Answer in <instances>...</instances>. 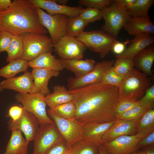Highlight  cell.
I'll return each mask as SVG.
<instances>
[{
  "label": "cell",
  "mask_w": 154,
  "mask_h": 154,
  "mask_svg": "<svg viewBox=\"0 0 154 154\" xmlns=\"http://www.w3.org/2000/svg\"><path fill=\"white\" fill-rule=\"evenodd\" d=\"M33 80L31 72L27 71L19 76L7 79L0 82V92L4 89H10L21 93L38 92Z\"/></svg>",
  "instance_id": "obj_15"
},
{
  "label": "cell",
  "mask_w": 154,
  "mask_h": 154,
  "mask_svg": "<svg viewBox=\"0 0 154 154\" xmlns=\"http://www.w3.org/2000/svg\"><path fill=\"white\" fill-rule=\"evenodd\" d=\"M88 24L79 16L69 18L66 27V35L76 37L84 31L85 28Z\"/></svg>",
  "instance_id": "obj_30"
},
{
  "label": "cell",
  "mask_w": 154,
  "mask_h": 154,
  "mask_svg": "<svg viewBox=\"0 0 154 154\" xmlns=\"http://www.w3.org/2000/svg\"><path fill=\"white\" fill-rule=\"evenodd\" d=\"M114 69L119 75L124 78L135 71L132 59L119 58L114 61Z\"/></svg>",
  "instance_id": "obj_32"
},
{
  "label": "cell",
  "mask_w": 154,
  "mask_h": 154,
  "mask_svg": "<svg viewBox=\"0 0 154 154\" xmlns=\"http://www.w3.org/2000/svg\"><path fill=\"white\" fill-rule=\"evenodd\" d=\"M38 92L45 96L50 93L48 84L50 79L58 77L60 72L42 68H33L31 72Z\"/></svg>",
  "instance_id": "obj_21"
},
{
  "label": "cell",
  "mask_w": 154,
  "mask_h": 154,
  "mask_svg": "<svg viewBox=\"0 0 154 154\" xmlns=\"http://www.w3.org/2000/svg\"><path fill=\"white\" fill-rule=\"evenodd\" d=\"M23 109V107L17 106H12L9 110L8 116L10 117L13 121H16L20 117Z\"/></svg>",
  "instance_id": "obj_43"
},
{
  "label": "cell",
  "mask_w": 154,
  "mask_h": 154,
  "mask_svg": "<svg viewBox=\"0 0 154 154\" xmlns=\"http://www.w3.org/2000/svg\"><path fill=\"white\" fill-rule=\"evenodd\" d=\"M50 110L64 119H72L74 118L76 108L73 101L57 106Z\"/></svg>",
  "instance_id": "obj_34"
},
{
  "label": "cell",
  "mask_w": 154,
  "mask_h": 154,
  "mask_svg": "<svg viewBox=\"0 0 154 154\" xmlns=\"http://www.w3.org/2000/svg\"><path fill=\"white\" fill-rule=\"evenodd\" d=\"M137 123L128 120L117 119L102 138V144L121 136L135 134Z\"/></svg>",
  "instance_id": "obj_20"
},
{
  "label": "cell",
  "mask_w": 154,
  "mask_h": 154,
  "mask_svg": "<svg viewBox=\"0 0 154 154\" xmlns=\"http://www.w3.org/2000/svg\"><path fill=\"white\" fill-rule=\"evenodd\" d=\"M151 78L137 69L125 77L117 88L119 100L138 101L151 86Z\"/></svg>",
  "instance_id": "obj_3"
},
{
  "label": "cell",
  "mask_w": 154,
  "mask_h": 154,
  "mask_svg": "<svg viewBox=\"0 0 154 154\" xmlns=\"http://www.w3.org/2000/svg\"><path fill=\"white\" fill-rule=\"evenodd\" d=\"M123 27L129 35L133 36L154 33V24L149 16L131 17Z\"/></svg>",
  "instance_id": "obj_19"
},
{
  "label": "cell",
  "mask_w": 154,
  "mask_h": 154,
  "mask_svg": "<svg viewBox=\"0 0 154 154\" xmlns=\"http://www.w3.org/2000/svg\"><path fill=\"white\" fill-rule=\"evenodd\" d=\"M147 110L137 105L116 117L117 119L124 120L137 123Z\"/></svg>",
  "instance_id": "obj_35"
},
{
  "label": "cell",
  "mask_w": 154,
  "mask_h": 154,
  "mask_svg": "<svg viewBox=\"0 0 154 154\" xmlns=\"http://www.w3.org/2000/svg\"><path fill=\"white\" fill-rule=\"evenodd\" d=\"M79 16L89 24L101 20L102 17V10L87 7L81 11Z\"/></svg>",
  "instance_id": "obj_36"
},
{
  "label": "cell",
  "mask_w": 154,
  "mask_h": 154,
  "mask_svg": "<svg viewBox=\"0 0 154 154\" xmlns=\"http://www.w3.org/2000/svg\"><path fill=\"white\" fill-rule=\"evenodd\" d=\"M152 145H154V131L144 137L139 143L140 149L142 147Z\"/></svg>",
  "instance_id": "obj_44"
},
{
  "label": "cell",
  "mask_w": 154,
  "mask_h": 154,
  "mask_svg": "<svg viewBox=\"0 0 154 154\" xmlns=\"http://www.w3.org/2000/svg\"><path fill=\"white\" fill-rule=\"evenodd\" d=\"M116 120L106 123L84 124L82 139L97 145L102 144L103 137Z\"/></svg>",
  "instance_id": "obj_17"
},
{
  "label": "cell",
  "mask_w": 154,
  "mask_h": 154,
  "mask_svg": "<svg viewBox=\"0 0 154 154\" xmlns=\"http://www.w3.org/2000/svg\"><path fill=\"white\" fill-rule=\"evenodd\" d=\"M102 10L104 24L101 29L116 39L121 29L131 17L127 9L113 0Z\"/></svg>",
  "instance_id": "obj_5"
},
{
  "label": "cell",
  "mask_w": 154,
  "mask_h": 154,
  "mask_svg": "<svg viewBox=\"0 0 154 154\" xmlns=\"http://www.w3.org/2000/svg\"><path fill=\"white\" fill-rule=\"evenodd\" d=\"M66 154H74L71 151L68 153H67Z\"/></svg>",
  "instance_id": "obj_52"
},
{
  "label": "cell",
  "mask_w": 154,
  "mask_h": 154,
  "mask_svg": "<svg viewBox=\"0 0 154 154\" xmlns=\"http://www.w3.org/2000/svg\"><path fill=\"white\" fill-rule=\"evenodd\" d=\"M40 22L49 33L53 44L66 35V27L69 17L61 14L51 15L37 8Z\"/></svg>",
  "instance_id": "obj_9"
},
{
  "label": "cell",
  "mask_w": 154,
  "mask_h": 154,
  "mask_svg": "<svg viewBox=\"0 0 154 154\" xmlns=\"http://www.w3.org/2000/svg\"><path fill=\"white\" fill-rule=\"evenodd\" d=\"M76 108L74 118L84 124L116 120L117 88L101 82L68 90Z\"/></svg>",
  "instance_id": "obj_1"
},
{
  "label": "cell",
  "mask_w": 154,
  "mask_h": 154,
  "mask_svg": "<svg viewBox=\"0 0 154 154\" xmlns=\"http://www.w3.org/2000/svg\"><path fill=\"white\" fill-rule=\"evenodd\" d=\"M0 31L13 35L48 33L40 22L37 8L30 0H14L7 10L0 12Z\"/></svg>",
  "instance_id": "obj_2"
},
{
  "label": "cell",
  "mask_w": 154,
  "mask_h": 154,
  "mask_svg": "<svg viewBox=\"0 0 154 154\" xmlns=\"http://www.w3.org/2000/svg\"><path fill=\"white\" fill-rule=\"evenodd\" d=\"M45 96L38 92L33 94L18 93L15 95V98L18 103L22 104L25 110L36 117L41 126L53 121L47 114Z\"/></svg>",
  "instance_id": "obj_7"
},
{
  "label": "cell",
  "mask_w": 154,
  "mask_h": 154,
  "mask_svg": "<svg viewBox=\"0 0 154 154\" xmlns=\"http://www.w3.org/2000/svg\"><path fill=\"white\" fill-rule=\"evenodd\" d=\"M129 42L128 41L126 42L125 43L118 41L114 45L112 51L114 53L117 54L116 55H119L122 54L125 50V47L126 43H127Z\"/></svg>",
  "instance_id": "obj_45"
},
{
  "label": "cell",
  "mask_w": 154,
  "mask_h": 154,
  "mask_svg": "<svg viewBox=\"0 0 154 154\" xmlns=\"http://www.w3.org/2000/svg\"><path fill=\"white\" fill-rule=\"evenodd\" d=\"M141 149L145 154H154V145L144 147Z\"/></svg>",
  "instance_id": "obj_48"
},
{
  "label": "cell",
  "mask_w": 154,
  "mask_h": 154,
  "mask_svg": "<svg viewBox=\"0 0 154 154\" xmlns=\"http://www.w3.org/2000/svg\"><path fill=\"white\" fill-rule=\"evenodd\" d=\"M148 134L139 133L122 135L102 144L109 154H129L140 149L139 141Z\"/></svg>",
  "instance_id": "obj_12"
},
{
  "label": "cell",
  "mask_w": 154,
  "mask_h": 154,
  "mask_svg": "<svg viewBox=\"0 0 154 154\" xmlns=\"http://www.w3.org/2000/svg\"><path fill=\"white\" fill-rule=\"evenodd\" d=\"M129 154H145L142 149H139L137 151L132 152Z\"/></svg>",
  "instance_id": "obj_51"
},
{
  "label": "cell",
  "mask_w": 154,
  "mask_h": 154,
  "mask_svg": "<svg viewBox=\"0 0 154 154\" xmlns=\"http://www.w3.org/2000/svg\"><path fill=\"white\" fill-rule=\"evenodd\" d=\"M139 105L147 110L154 109V85H152L144 95L138 101Z\"/></svg>",
  "instance_id": "obj_38"
},
{
  "label": "cell",
  "mask_w": 154,
  "mask_h": 154,
  "mask_svg": "<svg viewBox=\"0 0 154 154\" xmlns=\"http://www.w3.org/2000/svg\"><path fill=\"white\" fill-rule=\"evenodd\" d=\"M60 60L63 68L73 72L76 78L82 76L90 72L95 64V61L90 59Z\"/></svg>",
  "instance_id": "obj_23"
},
{
  "label": "cell",
  "mask_w": 154,
  "mask_h": 154,
  "mask_svg": "<svg viewBox=\"0 0 154 154\" xmlns=\"http://www.w3.org/2000/svg\"><path fill=\"white\" fill-rule=\"evenodd\" d=\"M37 8L46 10L51 15L61 14L69 18L78 16L84 9L82 6L72 7L57 3L55 0H30Z\"/></svg>",
  "instance_id": "obj_16"
},
{
  "label": "cell",
  "mask_w": 154,
  "mask_h": 154,
  "mask_svg": "<svg viewBox=\"0 0 154 154\" xmlns=\"http://www.w3.org/2000/svg\"><path fill=\"white\" fill-rule=\"evenodd\" d=\"M21 35L23 45L21 58L29 62L43 53L52 51L53 44L51 39L46 35L31 33Z\"/></svg>",
  "instance_id": "obj_6"
},
{
  "label": "cell",
  "mask_w": 154,
  "mask_h": 154,
  "mask_svg": "<svg viewBox=\"0 0 154 154\" xmlns=\"http://www.w3.org/2000/svg\"><path fill=\"white\" fill-rule=\"evenodd\" d=\"M28 62L21 58L12 61L0 69V76L9 79L15 77L19 73L27 72Z\"/></svg>",
  "instance_id": "obj_27"
},
{
  "label": "cell",
  "mask_w": 154,
  "mask_h": 154,
  "mask_svg": "<svg viewBox=\"0 0 154 154\" xmlns=\"http://www.w3.org/2000/svg\"><path fill=\"white\" fill-rule=\"evenodd\" d=\"M112 0H80V5L94 8L102 10L110 5L113 2Z\"/></svg>",
  "instance_id": "obj_41"
},
{
  "label": "cell",
  "mask_w": 154,
  "mask_h": 154,
  "mask_svg": "<svg viewBox=\"0 0 154 154\" xmlns=\"http://www.w3.org/2000/svg\"><path fill=\"white\" fill-rule=\"evenodd\" d=\"M71 151L74 154H99L98 145L82 139L72 146Z\"/></svg>",
  "instance_id": "obj_33"
},
{
  "label": "cell",
  "mask_w": 154,
  "mask_h": 154,
  "mask_svg": "<svg viewBox=\"0 0 154 154\" xmlns=\"http://www.w3.org/2000/svg\"><path fill=\"white\" fill-rule=\"evenodd\" d=\"M12 2L13 1L10 0H0V12L7 10Z\"/></svg>",
  "instance_id": "obj_46"
},
{
  "label": "cell",
  "mask_w": 154,
  "mask_h": 154,
  "mask_svg": "<svg viewBox=\"0 0 154 154\" xmlns=\"http://www.w3.org/2000/svg\"><path fill=\"white\" fill-rule=\"evenodd\" d=\"M56 3L60 5H66V4L68 2L67 0H55Z\"/></svg>",
  "instance_id": "obj_50"
},
{
  "label": "cell",
  "mask_w": 154,
  "mask_h": 154,
  "mask_svg": "<svg viewBox=\"0 0 154 154\" xmlns=\"http://www.w3.org/2000/svg\"><path fill=\"white\" fill-rule=\"evenodd\" d=\"M52 52L43 53L28 62L29 66L33 68H42L60 72L64 69L60 59L56 58Z\"/></svg>",
  "instance_id": "obj_24"
},
{
  "label": "cell",
  "mask_w": 154,
  "mask_h": 154,
  "mask_svg": "<svg viewBox=\"0 0 154 154\" xmlns=\"http://www.w3.org/2000/svg\"><path fill=\"white\" fill-rule=\"evenodd\" d=\"M124 78L116 72L113 66L105 74L101 82L118 88Z\"/></svg>",
  "instance_id": "obj_37"
},
{
  "label": "cell",
  "mask_w": 154,
  "mask_h": 154,
  "mask_svg": "<svg viewBox=\"0 0 154 154\" xmlns=\"http://www.w3.org/2000/svg\"><path fill=\"white\" fill-rule=\"evenodd\" d=\"M8 123L9 130H20L24 133L26 139L29 142L34 140L40 125L36 117L24 108L18 119L13 121L11 119Z\"/></svg>",
  "instance_id": "obj_14"
},
{
  "label": "cell",
  "mask_w": 154,
  "mask_h": 154,
  "mask_svg": "<svg viewBox=\"0 0 154 154\" xmlns=\"http://www.w3.org/2000/svg\"><path fill=\"white\" fill-rule=\"evenodd\" d=\"M11 135L3 154H27L29 142L18 129L11 131Z\"/></svg>",
  "instance_id": "obj_25"
},
{
  "label": "cell",
  "mask_w": 154,
  "mask_h": 154,
  "mask_svg": "<svg viewBox=\"0 0 154 154\" xmlns=\"http://www.w3.org/2000/svg\"><path fill=\"white\" fill-rule=\"evenodd\" d=\"M47 113L49 117L55 123L62 136L70 147L82 139L84 123L75 118L66 119L63 118L50 109L47 110Z\"/></svg>",
  "instance_id": "obj_8"
},
{
  "label": "cell",
  "mask_w": 154,
  "mask_h": 154,
  "mask_svg": "<svg viewBox=\"0 0 154 154\" xmlns=\"http://www.w3.org/2000/svg\"><path fill=\"white\" fill-rule=\"evenodd\" d=\"M134 66L147 76H152L154 61V46L151 44L142 51L133 59Z\"/></svg>",
  "instance_id": "obj_22"
},
{
  "label": "cell",
  "mask_w": 154,
  "mask_h": 154,
  "mask_svg": "<svg viewBox=\"0 0 154 154\" xmlns=\"http://www.w3.org/2000/svg\"><path fill=\"white\" fill-rule=\"evenodd\" d=\"M154 37L151 34H142L135 36L128 47L122 54L115 56L116 58L133 59L144 49L153 44Z\"/></svg>",
  "instance_id": "obj_18"
},
{
  "label": "cell",
  "mask_w": 154,
  "mask_h": 154,
  "mask_svg": "<svg viewBox=\"0 0 154 154\" xmlns=\"http://www.w3.org/2000/svg\"><path fill=\"white\" fill-rule=\"evenodd\" d=\"M54 52L60 59H82L87 49L75 37L66 35L53 45Z\"/></svg>",
  "instance_id": "obj_13"
},
{
  "label": "cell",
  "mask_w": 154,
  "mask_h": 154,
  "mask_svg": "<svg viewBox=\"0 0 154 154\" xmlns=\"http://www.w3.org/2000/svg\"><path fill=\"white\" fill-rule=\"evenodd\" d=\"M23 51V45L21 34L13 35L9 46L7 50L6 61L9 62L21 58Z\"/></svg>",
  "instance_id": "obj_28"
},
{
  "label": "cell",
  "mask_w": 154,
  "mask_h": 154,
  "mask_svg": "<svg viewBox=\"0 0 154 154\" xmlns=\"http://www.w3.org/2000/svg\"><path fill=\"white\" fill-rule=\"evenodd\" d=\"M138 104L137 101L132 100H119L115 110L116 118L117 116L121 114Z\"/></svg>",
  "instance_id": "obj_40"
},
{
  "label": "cell",
  "mask_w": 154,
  "mask_h": 154,
  "mask_svg": "<svg viewBox=\"0 0 154 154\" xmlns=\"http://www.w3.org/2000/svg\"><path fill=\"white\" fill-rule=\"evenodd\" d=\"M71 149V147L63 139L53 145L43 154H66Z\"/></svg>",
  "instance_id": "obj_39"
},
{
  "label": "cell",
  "mask_w": 154,
  "mask_h": 154,
  "mask_svg": "<svg viewBox=\"0 0 154 154\" xmlns=\"http://www.w3.org/2000/svg\"><path fill=\"white\" fill-rule=\"evenodd\" d=\"M13 34L9 32L0 31V53L7 50Z\"/></svg>",
  "instance_id": "obj_42"
},
{
  "label": "cell",
  "mask_w": 154,
  "mask_h": 154,
  "mask_svg": "<svg viewBox=\"0 0 154 154\" xmlns=\"http://www.w3.org/2000/svg\"><path fill=\"white\" fill-rule=\"evenodd\" d=\"M63 139L54 121L40 126L33 140V154H43L53 145Z\"/></svg>",
  "instance_id": "obj_10"
},
{
  "label": "cell",
  "mask_w": 154,
  "mask_h": 154,
  "mask_svg": "<svg viewBox=\"0 0 154 154\" xmlns=\"http://www.w3.org/2000/svg\"><path fill=\"white\" fill-rule=\"evenodd\" d=\"M73 95L63 85H56L53 88V92L45 96L46 104L51 109L54 107L72 101Z\"/></svg>",
  "instance_id": "obj_26"
},
{
  "label": "cell",
  "mask_w": 154,
  "mask_h": 154,
  "mask_svg": "<svg viewBox=\"0 0 154 154\" xmlns=\"http://www.w3.org/2000/svg\"><path fill=\"white\" fill-rule=\"evenodd\" d=\"M114 61L112 60L98 62L86 74L79 78L70 77L67 81L68 90L101 82L105 74L113 66Z\"/></svg>",
  "instance_id": "obj_11"
},
{
  "label": "cell",
  "mask_w": 154,
  "mask_h": 154,
  "mask_svg": "<svg viewBox=\"0 0 154 154\" xmlns=\"http://www.w3.org/2000/svg\"><path fill=\"white\" fill-rule=\"evenodd\" d=\"M114 1L127 9L134 3L136 0H114Z\"/></svg>",
  "instance_id": "obj_47"
},
{
  "label": "cell",
  "mask_w": 154,
  "mask_h": 154,
  "mask_svg": "<svg viewBox=\"0 0 154 154\" xmlns=\"http://www.w3.org/2000/svg\"><path fill=\"white\" fill-rule=\"evenodd\" d=\"M154 131V110H147L136 123L135 134L149 133Z\"/></svg>",
  "instance_id": "obj_29"
},
{
  "label": "cell",
  "mask_w": 154,
  "mask_h": 154,
  "mask_svg": "<svg viewBox=\"0 0 154 154\" xmlns=\"http://www.w3.org/2000/svg\"><path fill=\"white\" fill-rule=\"evenodd\" d=\"M91 52L98 53L103 58L112 51L118 41L110 34L102 30L84 31L75 37Z\"/></svg>",
  "instance_id": "obj_4"
},
{
  "label": "cell",
  "mask_w": 154,
  "mask_h": 154,
  "mask_svg": "<svg viewBox=\"0 0 154 154\" xmlns=\"http://www.w3.org/2000/svg\"><path fill=\"white\" fill-rule=\"evenodd\" d=\"M98 148L99 154H109L102 144L98 145Z\"/></svg>",
  "instance_id": "obj_49"
},
{
  "label": "cell",
  "mask_w": 154,
  "mask_h": 154,
  "mask_svg": "<svg viewBox=\"0 0 154 154\" xmlns=\"http://www.w3.org/2000/svg\"><path fill=\"white\" fill-rule=\"evenodd\" d=\"M154 3L153 0H136L127 9L131 17L147 16L149 10Z\"/></svg>",
  "instance_id": "obj_31"
}]
</instances>
